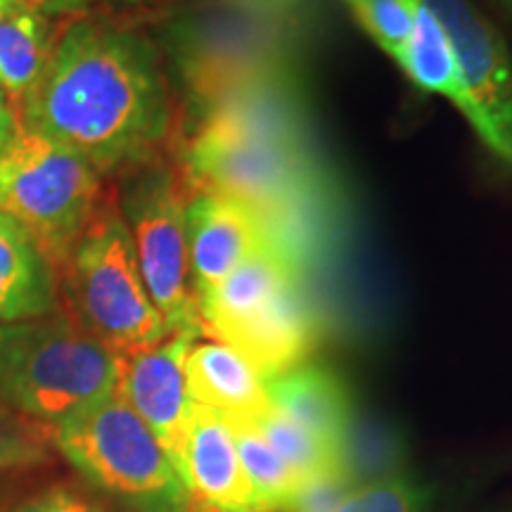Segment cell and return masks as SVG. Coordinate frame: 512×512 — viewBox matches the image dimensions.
I'll return each mask as SVG.
<instances>
[{
  "instance_id": "cell-1",
  "label": "cell",
  "mask_w": 512,
  "mask_h": 512,
  "mask_svg": "<svg viewBox=\"0 0 512 512\" xmlns=\"http://www.w3.org/2000/svg\"><path fill=\"white\" fill-rule=\"evenodd\" d=\"M17 121L74 150L102 178L164 162L174 100L155 43L112 19H74Z\"/></svg>"
},
{
  "instance_id": "cell-2",
  "label": "cell",
  "mask_w": 512,
  "mask_h": 512,
  "mask_svg": "<svg viewBox=\"0 0 512 512\" xmlns=\"http://www.w3.org/2000/svg\"><path fill=\"white\" fill-rule=\"evenodd\" d=\"M188 192H216L252 209L285 242L313 197V164L283 83L249 81L209 102L183 150Z\"/></svg>"
},
{
  "instance_id": "cell-3",
  "label": "cell",
  "mask_w": 512,
  "mask_h": 512,
  "mask_svg": "<svg viewBox=\"0 0 512 512\" xmlns=\"http://www.w3.org/2000/svg\"><path fill=\"white\" fill-rule=\"evenodd\" d=\"M57 292L60 309L121 358L157 347L171 335L140 278L112 188L57 271Z\"/></svg>"
},
{
  "instance_id": "cell-4",
  "label": "cell",
  "mask_w": 512,
  "mask_h": 512,
  "mask_svg": "<svg viewBox=\"0 0 512 512\" xmlns=\"http://www.w3.org/2000/svg\"><path fill=\"white\" fill-rule=\"evenodd\" d=\"M124 358L62 311L0 325V401L60 425L119 387Z\"/></svg>"
},
{
  "instance_id": "cell-5",
  "label": "cell",
  "mask_w": 512,
  "mask_h": 512,
  "mask_svg": "<svg viewBox=\"0 0 512 512\" xmlns=\"http://www.w3.org/2000/svg\"><path fill=\"white\" fill-rule=\"evenodd\" d=\"M57 453L83 482L133 512H188L174 460L119 387L55 425Z\"/></svg>"
},
{
  "instance_id": "cell-6",
  "label": "cell",
  "mask_w": 512,
  "mask_h": 512,
  "mask_svg": "<svg viewBox=\"0 0 512 512\" xmlns=\"http://www.w3.org/2000/svg\"><path fill=\"white\" fill-rule=\"evenodd\" d=\"M110 188L74 150L24 131L0 155V214L15 219L57 273Z\"/></svg>"
},
{
  "instance_id": "cell-7",
  "label": "cell",
  "mask_w": 512,
  "mask_h": 512,
  "mask_svg": "<svg viewBox=\"0 0 512 512\" xmlns=\"http://www.w3.org/2000/svg\"><path fill=\"white\" fill-rule=\"evenodd\" d=\"M188 195L183 176L157 162L121 178L117 202L136 249L140 278L166 328L171 335L204 337L185 235Z\"/></svg>"
},
{
  "instance_id": "cell-8",
  "label": "cell",
  "mask_w": 512,
  "mask_h": 512,
  "mask_svg": "<svg viewBox=\"0 0 512 512\" xmlns=\"http://www.w3.org/2000/svg\"><path fill=\"white\" fill-rule=\"evenodd\" d=\"M439 24L479 114V140L512 166V62L503 36L470 0H415Z\"/></svg>"
},
{
  "instance_id": "cell-9",
  "label": "cell",
  "mask_w": 512,
  "mask_h": 512,
  "mask_svg": "<svg viewBox=\"0 0 512 512\" xmlns=\"http://www.w3.org/2000/svg\"><path fill=\"white\" fill-rule=\"evenodd\" d=\"M200 337L169 335L157 347L124 358L119 392L174 460L183 458L192 403L185 384V356Z\"/></svg>"
},
{
  "instance_id": "cell-10",
  "label": "cell",
  "mask_w": 512,
  "mask_h": 512,
  "mask_svg": "<svg viewBox=\"0 0 512 512\" xmlns=\"http://www.w3.org/2000/svg\"><path fill=\"white\" fill-rule=\"evenodd\" d=\"M190 496L188 512H261L226 415L192 406L178 465Z\"/></svg>"
},
{
  "instance_id": "cell-11",
  "label": "cell",
  "mask_w": 512,
  "mask_h": 512,
  "mask_svg": "<svg viewBox=\"0 0 512 512\" xmlns=\"http://www.w3.org/2000/svg\"><path fill=\"white\" fill-rule=\"evenodd\" d=\"M266 233L264 221L245 204L216 192H190L185 235L197 302L214 292L264 242Z\"/></svg>"
},
{
  "instance_id": "cell-12",
  "label": "cell",
  "mask_w": 512,
  "mask_h": 512,
  "mask_svg": "<svg viewBox=\"0 0 512 512\" xmlns=\"http://www.w3.org/2000/svg\"><path fill=\"white\" fill-rule=\"evenodd\" d=\"M316 337V318L302 287L294 283L259 306L219 342L238 349L264 380H271L285 370L302 366Z\"/></svg>"
},
{
  "instance_id": "cell-13",
  "label": "cell",
  "mask_w": 512,
  "mask_h": 512,
  "mask_svg": "<svg viewBox=\"0 0 512 512\" xmlns=\"http://www.w3.org/2000/svg\"><path fill=\"white\" fill-rule=\"evenodd\" d=\"M299 278H302V259L278 238L266 233L264 242L214 292L197 302L204 337L223 339L268 299L299 283Z\"/></svg>"
},
{
  "instance_id": "cell-14",
  "label": "cell",
  "mask_w": 512,
  "mask_h": 512,
  "mask_svg": "<svg viewBox=\"0 0 512 512\" xmlns=\"http://www.w3.org/2000/svg\"><path fill=\"white\" fill-rule=\"evenodd\" d=\"M185 384L192 403L228 418L259 420L273 408L259 370L219 339L192 342L185 356Z\"/></svg>"
},
{
  "instance_id": "cell-15",
  "label": "cell",
  "mask_w": 512,
  "mask_h": 512,
  "mask_svg": "<svg viewBox=\"0 0 512 512\" xmlns=\"http://www.w3.org/2000/svg\"><path fill=\"white\" fill-rule=\"evenodd\" d=\"M273 408L347 456L351 408L344 384L325 368L297 366L266 380Z\"/></svg>"
},
{
  "instance_id": "cell-16",
  "label": "cell",
  "mask_w": 512,
  "mask_h": 512,
  "mask_svg": "<svg viewBox=\"0 0 512 512\" xmlns=\"http://www.w3.org/2000/svg\"><path fill=\"white\" fill-rule=\"evenodd\" d=\"M60 306L57 273L27 230L0 214V325L41 318Z\"/></svg>"
},
{
  "instance_id": "cell-17",
  "label": "cell",
  "mask_w": 512,
  "mask_h": 512,
  "mask_svg": "<svg viewBox=\"0 0 512 512\" xmlns=\"http://www.w3.org/2000/svg\"><path fill=\"white\" fill-rule=\"evenodd\" d=\"M415 3V0H413ZM394 62L403 69V74L411 79L420 91L444 95L456 110L467 119V124L479 133V114L472 105L453 50L448 46V38L434 17L425 8L415 3V24L408 43L399 50Z\"/></svg>"
},
{
  "instance_id": "cell-18",
  "label": "cell",
  "mask_w": 512,
  "mask_h": 512,
  "mask_svg": "<svg viewBox=\"0 0 512 512\" xmlns=\"http://www.w3.org/2000/svg\"><path fill=\"white\" fill-rule=\"evenodd\" d=\"M55 41L38 8L0 19V88L15 112L46 72Z\"/></svg>"
},
{
  "instance_id": "cell-19",
  "label": "cell",
  "mask_w": 512,
  "mask_h": 512,
  "mask_svg": "<svg viewBox=\"0 0 512 512\" xmlns=\"http://www.w3.org/2000/svg\"><path fill=\"white\" fill-rule=\"evenodd\" d=\"M226 420L233 430L240 460L245 465L249 482L254 486L261 512H283L304 479L278 456V451L268 444L259 427L254 425V420L228 418V415Z\"/></svg>"
},
{
  "instance_id": "cell-20",
  "label": "cell",
  "mask_w": 512,
  "mask_h": 512,
  "mask_svg": "<svg viewBox=\"0 0 512 512\" xmlns=\"http://www.w3.org/2000/svg\"><path fill=\"white\" fill-rule=\"evenodd\" d=\"M254 425L278 451V456L302 479L325 475L332 470H349V460L339 448L325 444L323 439L304 430L278 408H271L266 415H261L259 420H254Z\"/></svg>"
},
{
  "instance_id": "cell-21",
  "label": "cell",
  "mask_w": 512,
  "mask_h": 512,
  "mask_svg": "<svg viewBox=\"0 0 512 512\" xmlns=\"http://www.w3.org/2000/svg\"><path fill=\"white\" fill-rule=\"evenodd\" d=\"M57 453L55 427L0 401V475L46 465Z\"/></svg>"
},
{
  "instance_id": "cell-22",
  "label": "cell",
  "mask_w": 512,
  "mask_h": 512,
  "mask_svg": "<svg viewBox=\"0 0 512 512\" xmlns=\"http://www.w3.org/2000/svg\"><path fill=\"white\" fill-rule=\"evenodd\" d=\"M337 3L351 12L358 27L366 31L375 46L384 50L392 60L413 34V0H337Z\"/></svg>"
},
{
  "instance_id": "cell-23",
  "label": "cell",
  "mask_w": 512,
  "mask_h": 512,
  "mask_svg": "<svg viewBox=\"0 0 512 512\" xmlns=\"http://www.w3.org/2000/svg\"><path fill=\"white\" fill-rule=\"evenodd\" d=\"M422 501L420 486L392 475L356 484L332 512H422Z\"/></svg>"
},
{
  "instance_id": "cell-24",
  "label": "cell",
  "mask_w": 512,
  "mask_h": 512,
  "mask_svg": "<svg viewBox=\"0 0 512 512\" xmlns=\"http://www.w3.org/2000/svg\"><path fill=\"white\" fill-rule=\"evenodd\" d=\"M5 512H110V508L79 486L57 482L19 498L17 503H8Z\"/></svg>"
},
{
  "instance_id": "cell-25",
  "label": "cell",
  "mask_w": 512,
  "mask_h": 512,
  "mask_svg": "<svg viewBox=\"0 0 512 512\" xmlns=\"http://www.w3.org/2000/svg\"><path fill=\"white\" fill-rule=\"evenodd\" d=\"M354 486L356 477L349 470H332L304 479L283 512H332Z\"/></svg>"
},
{
  "instance_id": "cell-26",
  "label": "cell",
  "mask_w": 512,
  "mask_h": 512,
  "mask_svg": "<svg viewBox=\"0 0 512 512\" xmlns=\"http://www.w3.org/2000/svg\"><path fill=\"white\" fill-rule=\"evenodd\" d=\"M19 131V121H17V112L12 107V102L8 100V95L3 93L0 88V155L8 150L12 140H15Z\"/></svg>"
},
{
  "instance_id": "cell-27",
  "label": "cell",
  "mask_w": 512,
  "mask_h": 512,
  "mask_svg": "<svg viewBox=\"0 0 512 512\" xmlns=\"http://www.w3.org/2000/svg\"><path fill=\"white\" fill-rule=\"evenodd\" d=\"M88 0H38L41 10L48 12H76L86 8Z\"/></svg>"
},
{
  "instance_id": "cell-28",
  "label": "cell",
  "mask_w": 512,
  "mask_h": 512,
  "mask_svg": "<svg viewBox=\"0 0 512 512\" xmlns=\"http://www.w3.org/2000/svg\"><path fill=\"white\" fill-rule=\"evenodd\" d=\"M38 5L31 3V0H0V19L17 15V12H27L34 10ZM41 10V8H38Z\"/></svg>"
},
{
  "instance_id": "cell-29",
  "label": "cell",
  "mask_w": 512,
  "mask_h": 512,
  "mask_svg": "<svg viewBox=\"0 0 512 512\" xmlns=\"http://www.w3.org/2000/svg\"><path fill=\"white\" fill-rule=\"evenodd\" d=\"M8 494H5V489H0V512H5V508H8Z\"/></svg>"
},
{
  "instance_id": "cell-30",
  "label": "cell",
  "mask_w": 512,
  "mask_h": 512,
  "mask_svg": "<svg viewBox=\"0 0 512 512\" xmlns=\"http://www.w3.org/2000/svg\"><path fill=\"white\" fill-rule=\"evenodd\" d=\"M496 3H498V5H501V8H503V10H508V12H510V15H512V0H496Z\"/></svg>"
},
{
  "instance_id": "cell-31",
  "label": "cell",
  "mask_w": 512,
  "mask_h": 512,
  "mask_svg": "<svg viewBox=\"0 0 512 512\" xmlns=\"http://www.w3.org/2000/svg\"><path fill=\"white\" fill-rule=\"evenodd\" d=\"M131 3H152V0H131Z\"/></svg>"
}]
</instances>
